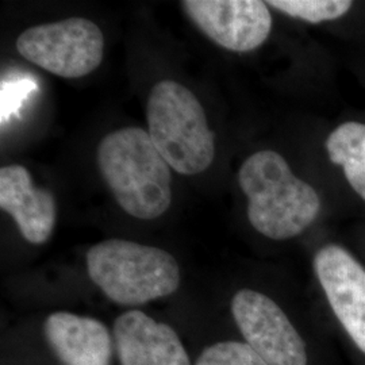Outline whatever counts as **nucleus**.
Segmentation results:
<instances>
[{"instance_id": "obj_1", "label": "nucleus", "mask_w": 365, "mask_h": 365, "mask_svg": "<svg viewBox=\"0 0 365 365\" xmlns=\"http://www.w3.org/2000/svg\"><path fill=\"white\" fill-rule=\"evenodd\" d=\"M238 182L248 197L250 225L271 240L303 233L322 207L313 187L297 178L284 157L274 150H260L245 160Z\"/></svg>"}, {"instance_id": "obj_2", "label": "nucleus", "mask_w": 365, "mask_h": 365, "mask_svg": "<svg viewBox=\"0 0 365 365\" xmlns=\"http://www.w3.org/2000/svg\"><path fill=\"white\" fill-rule=\"evenodd\" d=\"M98 164L119 206L131 217L150 221L170 209V167L144 129L107 134L99 144Z\"/></svg>"}, {"instance_id": "obj_3", "label": "nucleus", "mask_w": 365, "mask_h": 365, "mask_svg": "<svg viewBox=\"0 0 365 365\" xmlns=\"http://www.w3.org/2000/svg\"><path fill=\"white\" fill-rule=\"evenodd\" d=\"M87 269L106 297L122 306L170 297L180 286V268L170 253L126 240L93 245L87 253Z\"/></svg>"}, {"instance_id": "obj_4", "label": "nucleus", "mask_w": 365, "mask_h": 365, "mask_svg": "<svg viewBox=\"0 0 365 365\" xmlns=\"http://www.w3.org/2000/svg\"><path fill=\"white\" fill-rule=\"evenodd\" d=\"M148 133L172 170L197 175L214 160V134L195 95L173 80L152 88L148 106Z\"/></svg>"}, {"instance_id": "obj_5", "label": "nucleus", "mask_w": 365, "mask_h": 365, "mask_svg": "<svg viewBox=\"0 0 365 365\" xmlns=\"http://www.w3.org/2000/svg\"><path fill=\"white\" fill-rule=\"evenodd\" d=\"M16 51L56 76L78 78L101 66L105 37L91 21L68 18L27 29L16 39Z\"/></svg>"}, {"instance_id": "obj_6", "label": "nucleus", "mask_w": 365, "mask_h": 365, "mask_svg": "<svg viewBox=\"0 0 365 365\" xmlns=\"http://www.w3.org/2000/svg\"><path fill=\"white\" fill-rule=\"evenodd\" d=\"M232 314L247 344L268 365H307L304 341L269 297L240 289L232 299Z\"/></svg>"}, {"instance_id": "obj_7", "label": "nucleus", "mask_w": 365, "mask_h": 365, "mask_svg": "<svg viewBox=\"0 0 365 365\" xmlns=\"http://www.w3.org/2000/svg\"><path fill=\"white\" fill-rule=\"evenodd\" d=\"M182 7L210 39L233 52H252L271 33L272 16L260 0H185Z\"/></svg>"}, {"instance_id": "obj_8", "label": "nucleus", "mask_w": 365, "mask_h": 365, "mask_svg": "<svg viewBox=\"0 0 365 365\" xmlns=\"http://www.w3.org/2000/svg\"><path fill=\"white\" fill-rule=\"evenodd\" d=\"M314 269L339 324L365 353V268L346 249L330 244L314 257Z\"/></svg>"}, {"instance_id": "obj_9", "label": "nucleus", "mask_w": 365, "mask_h": 365, "mask_svg": "<svg viewBox=\"0 0 365 365\" xmlns=\"http://www.w3.org/2000/svg\"><path fill=\"white\" fill-rule=\"evenodd\" d=\"M113 333L120 365H191L176 331L140 310L119 315Z\"/></svg>"}, {"instance_id": "obj_10", "label": "nucleus", "mask_w": 365, "mask_h": 365, "mask_svg": "<svg viewBox=\"0 0 365 365\" xmlns=\"http://www.w3.org/2000/svg\"><path fill=\"white\" fill-rule=\"evenodd\" d=\"M0 207L9 212L30 244H45L57 220L56 199L49 190L34 187L29 170L22 165L0 170Z\"/></svg>"}, {"instance_id": "obj_11", "label": "nucleus", "mask_w": 365, "mask_h": 365, "mask_svg": "<svg viewBox=\"0 0 365 365\" xmlns=\"http://www.w3.org/2000/svg\"><path fill=\"white\" fill-rule=\"evenodd\" d=\"M45 337L64 365H111L113 337L101 321L57 312L45 321Z\"/></svg>"}, {"instance_id": "obj_12", "label": "nucleus", "mask_w": 365, "mask_h": 365, "mask_svg": "<svg viewBox=\"0 0 365 365\" xmlns=\"http://www.w3.org/2000/svg\"><path fill=\"white\" fill-rule=\"evenodd\" d=\"M327 150L356 194L365 200V123L345 122L329 134Z\"/></svg>"}, {"instance_id": "obj_13", "label": "nucleus", "mask_w": 365, "mask_h": 365, "mask_svg": "<svg viewBox=\"0 0 365 365\" xmlns=\"http://www.w3.org/2000/svg\"><path fill=\"white\" fill-rule=\"evenodd\" d=\"M267 4L310 24L336 21L352 9L349 0H272Z\"/></svg>"}, {"instance_id": "obj_14", "label": "nucleus", "mask_w": 365, "mask_h": 365, "mask_svg": "<svg viewBox=\"0 0 365 365\" xmlns=\"http://www.w3.org/2000/svg\"><path fill=\"white\" fill-rule=\"evenodd\" d=\"M195 365H268L247 342L225 341L206 348Z\"/></svg>"}, {"instance_id": "obj_15", "label": "nucleus", "mask_w": 365, "mask_h": 365, "mask_svg": "<svg viewBox=\"0 0 365 365\" xmlns=\"http://www.w3.org/2000/svg\"><path fill=\"white\" fill-rule=\"evenodd\" d=\"M36 88L37 86L27 78L4 80L1 83V122L13 115L26 99L27 93Z\"/></svg>"}]
</instances>
